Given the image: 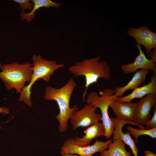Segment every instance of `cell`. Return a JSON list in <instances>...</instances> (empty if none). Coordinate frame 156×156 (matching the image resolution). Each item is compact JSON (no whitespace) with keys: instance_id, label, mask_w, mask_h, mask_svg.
<instances>
[{"instance_id":"6da1fadb","label":"cell","mask_w":156,"mask_h":156,"mask_svg":"<svg viewBox=\"0 0 156 156\" xmlns=\"http://www.w3.org/2000/svg\"><path fill=\"white\" fill-rule=\"evenodd\" d=\"M77 86L74 79L71 78L65 85L60 88L57 89L48 85L45 88L43 98L46 100L55 101L58 105L59 112L55 117L58 121V129L62 133L65 132L67 130L68 120L78 110L77 105L73 107H70L72 94Z\"/></svg>"},{"instance_id":"7a4b0ae2","label":"cell","mask_w":156,"mask_h":156,"mask_svg":"<svg viewBox=\"0 0 156 156\" xmlns=\"http://www.w3.org/2000/svg\"><path fill=\"white\" fill-rule=\"evenodd\" d=\"M99 56L88 58L82 61H76L74 64L70 66L69 72L76 77L84 76L85 79V90L83 96V101L89 87L97 83L99 78L106 80L111 79L110 67L105 61H100Z\"/></svg>"},{"instance_id":"3957f363","label":"cell","mask_w":156,"mask_h":156,"mask_svg":"<svg viewBox=\"0 0 156 156\" xmlns=\"http://www.w3.org/2000/svg\"><path fill=\"white\" fill-rule=\"evenodd\" d=\"M31 58L33 72L31 79L29 84L22 89L19 98V101L23 102L31 107L32 106L31 89L35 82L40 79L48 82L56 70L65 66L64 64H58L56 61L45 59L40 54H34Z\"/></svg>"},{"instance_id":"277c9868","label":"cell","mask_w":156,"mask_h":156,"mask_svg":"<svg viewBox=\"0 0 156 156\" xmlns=\"http://www.w3.org/2000/svg\"><path fill=\"white\" fill-rule=\"evenodd\" d=\"M0 79L3 82L7 90L16 89L20 93L25 86L26 82H29L33 72L32 64L29 62L19 64L15 62L8 64L0 65Z\"/></svg>"},{"instance_id":"5b68a950","label":"cell","mask_w":156,"mask_h":156,"mask_svg":"<svg viewBox=\"0 0 156 156\" xmlns=\"http://www.w3.org/2000/svg\"><path fill=\"white\" fill-rule=\"evenodd\" d=\"M99 96L95 91L88 94L86 100L87 104H90L96 108H99L101 112V120L105 129L104 136L110 138L114 129V118H110L108 109L110 104L116 101L119 97L115 93V89L105 88L99 92Z\"/></svg>"},{"instance_id":"8992f818","label":"cell","mask_w":156,"mask_h":156,"mask_svg":"<svg viewBox=\"0 0 156 156\" xmlns=\"http://www.w3.org/2000/svg\"><path fill=\"white\" fill-rule=\"evenodd\" d=\"M112 141V139L106 142L96 140L94 143L91 145L81 146L75 144L74 138H69L64 141L61 146V151L79 156H92L95 153L107 149L108 145Z\"/></svg>"},{"instance_id":"52a82bcc","label":"cell","mask_w":156,"mask_h":156,"mask_svg":"<svg viewBox=\"0 0 156 156\" xmlns=\"http://www.w3.org/2000/svg\"><path fill=\"white\" fill-rule=\"evenodd\" d=\"M96 107L86 104L81 110H78L70 119L74 130L79 127L88 128L101 120V116L96 112Z\"/></svg>"},{"instance_id":"ba28073f","label":"cell","mask_w":156,"mask_h":156,"mask_svg":"<svg viewBox=\"0 0 156 156\" xmlns=\"http://www.w3.org/2000/svg\"><path fill=\"white\" fill-rule=\"evenodd\" d=\"M156 94H148L135 103L134 122L137 124L145 125L151 119V112L156 105Z\"/></svg>"},{"instance_id":"9c48e42d","label":"cell","mask_w":156,"mask_h":156,"mask_svg":"<svg viewBox=\"0 0 156 156\" xmlns=\"http://www.w3.org/2000/svg\"><path fill=\"white\" fill-rule=\"evenodd\" d=\"M127 33L129 36L135 39L137 44L145 47L148 54L156 48V34L146 25H142L137 28H130Z\"/></svg>"},{"instance_id":"30bf717a","label":"cell","mask_w":156,"mask_h":156,"mask_svg":"<svg viewBox=\"0 0 156 156\" xmlns=\"http://www.w3.org/2000/svg\"><path fill=\"white\" fill-rule=\"evenodd\" d=\"M127 124L136 125L141 129L144 127L142 125H139L134 121L129 122L119 118L116 117L114 118V129L112 133V140H119L122 141L125 144L128 145L131 148L132 153L134 156H138L139 150L135 142L131 137V134L129 131L124 133L122 131L123 127Z\"/></svg>"},{"instance_id":"8fae6325","label":"cell","mask_w":156,"mask_h":156,"mask_svg":"<svg viewBox=\"0 0 156 156\" xmlns=\"http://www.w3.org/2000/svg\"><path fill=\"white\" fill-rule=\"evenodd\" d=\"M135 45L139 50V54L135 58L133 62L122 65L121 66L122 71L126 74L134 73L140 69L156 71V63L151 59L147 58L141 45L137 43Z\"/></svg>"},{"instance_id":"7c38bea8","label":"cell","mask_w":156,"mask_h":156,"mask_svg":"<svg viewBox=\"0 0 156 156\" xmlns=\"http://www.w3.org/2000/svg\"><path fill=\"white\" fill-rule=\"evenodd\" d=\"M152 74L151 81L148 84L136 88L127 95L119 97L116 101L122 103L131 102L134 99H142L148 94H156V71L153 72Z\"/></svg>"},{"instance_id":"4fadbf2b","label":"cell","mask_w":156,"mask_h":156,"mask_svg":"<svg viewBox=\"0 0 156 156\" xmlns=\"http://www.w3.org/2000/svg\"><path fill=\"white\" fill-rule=\"evenodd\" d=\"M84 132L85 135L82 137L76 136L74 138L76 145L81 146L90 145L91 141L94 139L104 136L105 129L102 123L99 122L88 127Z\"/></svg>"},{"instance_id":"5bb4252c","label":"cell","mask_w":156,"mask_h":156,"mask_svg":"<svg viewBox=\"0 0 156 156\" xmlns=\"http://www.w3.org/2000/svg\"><path fill=\"white\" fill-rule=\"evenodd\" d=\"M110 107L119 118L129 122L134 121L135 103L119 102L115 101L110 104Z\"/></svg>"},{"instance_id":"9a60e30c","label":"cell","mask_w":156,"mask_h":156,"mask_svg":"<svg viewBox=\"0 0 156 156\" xmlns=\"http://www.w3.org/2000/svg\"><path fill=\"white\" fill-rule=\"evenodd\" d=\"M149 70L141 69L137 71L130 81L124 86L116 87L115 93L119 97L122 96L126 91L130 90H133L138 87L140 85L144 82Z\"/></svg>"},{"instance_id":"2e32d148","label":"cell","mask_w":156,"mask_h":156,"mask_svg":"<svg viewBox=\"0 0 156 156\" xmlns=\"http://www.w3.org/2000/svg\"><path fill=\"white\" fill-rule=\"evenodd\" d=\"M31 1L34 3L32 10L29 13L21 11L20 15L21 20H26L28 23H29L34 18L36 11L40 8L45 7L48 9L53 7L58 9L62 5L61 3L53 2L51 0H31Z\"/></svg>"},{"instance_id":"e0dca14e","label":"cell","mask_w":156,"mask_h":156,"mask_svg":"<svg viewBox=\"0 0 156 156\" xmlns=\"http://www.w3.org/2000/svg\"><path fill=\"white\" fill-rule=\"evenodd\" d=\"M125 144L122 141L116 140L109 143L107 150L100 152L101 156H131V152L126 150Z\"/></svg>"},{"instance_id":"ac0fdd59","label":"cell","mask_w":156,"mask_h":156,"mask_svg":"<svg viewBox=\"0 0 156 156\" xmlns=\"http://www.w3.org/2000/svg\"><path fill=\"white\" fill-rule=\"evenodd\" d=\"M127 129L135 138V143L138 142V137L142 135H147L153 139L156 138V127L150 129H138L128 126Z\"/></svg>"},{"instance_id":"d6986e66","label":"cell","mask_w":156,"mask_h":156,"mask_svg":"<svg viewBox=\"0 0 156 156\" xmlns=\"http://www.w3.org/2000/svg\"><path fill=\"white\" fill-rule=\"evenodd\" d=\"M15 3H18L21 9V11H24L26 10L31 11L34 7V3L29 0H14Z\"/></svg>"},{"instance_id":"ffe728a7","label":"cell","mask_w":156,"mask_h":156,"mask_svg":"<svg viewBox=\"0 0 156 156\" xmlns=\"http://www.w3.org/2000/svg\"><path fill=\"white\" fill-rule=\"evenodd\" d=\"M154 107V110L152 117L145 125V128L146 129H150L156 127V105Z\"/></svg>"},{"instance_id":"44dd1931","label":"cell","mask_w":156,"mask_h":156,"mask_svg":"<svg viewBox=\"0 0 156 156\" xmlns=\"http://www.w3.org/2000/svg\"><path fill=\"white\" fill-rule=\"evenodd\" d=\"M148 56L151 58L154 62H156V48L153 49L151 50L148 54Z\"/></svg>"},{"instance_id":"7402d4cb","label":"cell","mask_w":156,"mask_h":156,"mask_svg":"<svg viewBox=\"0 0 156 156\" xmlns=\"http://www.w3.org/2000/svg\"><path fill=\"white\" fill-rule=\"evenodd\" d=\"M9 113V109L4 107H0V114L2 113L4 115H6Z\"/></svg>"},{"instance_id":"603a6c76","label":"cell","mask_w":156,"mask_h":156,"mask_svg":"<svg viewBox=\"0 0 156 156\" xmlns=\"http://www.w3.org/2000/svg\"><path fill=\"white\" fill-rule=\"evenodd\" d=\"M145 156H156V154L150 151H144Z\"/></svg>"},{"instance_id":"cb8c5ba5","label":"cell","mask_w":156,"mask_h":156,"mask_svg":"<svg viewBox=\"0 0 156 156\" xmlns=\"http://www.w3.org/2000/svg\"><path fill=\"white\" fill-rule=\"evenodd\" d=\"M62 156H79L75 154H71L67 153H65L61 151Z\"/></svg>"},{"instance_id":"d4e9b609","label":"cell","mask_w":156,"mask_h":156,"mask_svg":"<svg viewBox=\"0 0 156 156\" xmlns=\"http://www.w3.org/2000/svg\"><path fill=\"white\" fill-rule=\"evenodd\" d=\"M1 63H0V65H1Z\"/></svg>"}]
</instances>
